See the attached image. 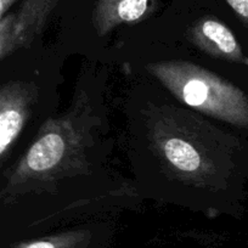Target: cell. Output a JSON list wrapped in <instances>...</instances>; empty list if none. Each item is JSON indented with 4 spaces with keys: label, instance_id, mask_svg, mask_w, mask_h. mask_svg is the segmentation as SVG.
<instances>
[{
    "label": "cell",
    "instance_id": "6da1fadb",
    "mask_svg": "<svg viewBox=\"0 0 248 248\" xmlns=\"http://www.w3.org/2000/svg\"><path fill=\"white\" fill-rule=\"evenodd\" d=\"M146 70L185 105L248 133L245 87L186 61L155 62Z\"/></svg>",
    "mask_w": 248,
    "mask_h": 248
},
{
    "label": "cell",
    "instance_id": "7a4b0ae2",
    "mask_svg": "<svg viewBox=\"0 0 248 248\" xmlns=\"http://www.w3.org/2000/svg\"><path fill=\"white\" fill-rule=\"evenodd\" d=\"M75 145L76 134L70 122L56 121L45 125L37 140L11 170L1 196H13L25 184L40 179L45 174L55 173L65 163Z\"/></svg>",
    "mask_w": 248,
    "mask_h": 248
},
{
    "label": "cell",
    "instance_id": "3957f363",
    "mask_svg": "<svg viewBox=\"0 0 248 248\" xmlns=\"http://www.w3.org/2000/svg\"><path fill=\"white\" fill-rule=\"evenodd\" d=\"M59 0H22L15 13L0 20V60L30 45L42 32Z\"/></svg>",
    "mask_w": 248,
    "mask_h": 248
},
{
    "label": "cell",
    "instance_id": "277c9868",
    "mask_svg": "<svg viewBox=\"0 0 248 248\" xmlns=\"http://www.w3.org/2000/svg\"><path fill=\"white\" fill-rule=\"evenodd\" d=\"M35 100L34 84L10 82L0 85V159L22 133Z\"/></svg>",
    "mask_w": 248,
    "mask_h": 248
},
{
    "label": "cell",
    "instance_id": "5b68a950",
    "mask_svg": "<svg viewBox=\"0 0 248 248\" xmlns=\"http://www.w3.org/2000/svg\"><path fill=\"white\" fill-rule=\"evenodd\" d=\"M187 38L199 49L214 59L248 70L247 47L230 27L216 17H202L190 27Z\"/></svg>",
    "mask_w": 248,
    "mask_h": 248
},
{
    "label": "cell",
    "instance_id": "8992f818",
    "mask_svg": "<svg viewBox=\"0 0 248 248\" xmlns=\"http://www.w3.org/2000/svg\"><path fill=\"white\" fill-rule=\"evenodd\" d=\"M156 145L164 161L175 173L202 178L213 170L212 162L197 146L196 142L178 133H162L157 135Z\"/></svg>",
    "mask_w": 248,
    "mask_h": 248
},
{
    "label": "cell",
    "instance_id": "52a82bcc",
    "mask_svg": "<svg viewBox=\"0 0 248 248\" xmlns=\"http://www.w3.org/2000/svg\"><path fill=\"white\" fill-rule=\"evenodd\" d=\"M157 0H96L93 11V26L99 35L114 28L138 23L154 14Z\"/></svg>",
    "mask_w": 248,
    "mask_h": 248
},
{
    "label": "cell",
    "instance_id": "ba28073f",
    "mask_svg": "<svg viewBox=\"0 0 248 248\" xmlns=\"http://www.w3.org/2000/svg\"><path fill=\"white\" fill-rule=\"evenodd\" d=\"M89 238L90 235L88 231H67L23 243L18 248H85Z\"/></svg>",
    "mask_w": 248,
    "mask_h": 248
},
{
    "label": "cell",
    "instance_id": "9c48e42d",
    "mask_svg": "<svg viewBox=\"0 0 248 248\" xmlns=\"http://www.w3.org/2000/svg\"><path fill=\"white\" fill-rule=\"evenodd\" d=\"M225 3L248 32V0H225Z\"/></svg>",
    "mask_w": 248,
    "mask_h": 248
},
{
    "label": "cell",
    "instance_id": "30bf717a",
    "mask_svg": "<svg viewBox=\"0 0 248 248\" xmlns=\"http://www.w3.org/2000/svg\"><path fill=\"white\" fill-rule=\"evenodd\" d=\"M16 1L17 0H0V20L8 14V11Z\"/></svg>",
    "mask_w": 248,
    "mask_h": 248
}]
</instances>
